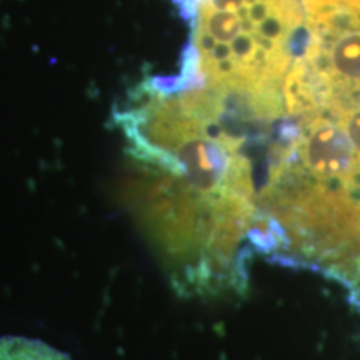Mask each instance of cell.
<instances>
[{"label":"cell","instance_id":"1","mask_svg":"<svg viewBox=\"0 0 360 360\" xmlns=\"http://www.w3.org/2000/svg\"><path fill=\"white\" fill-rule=\"evenodd\" d=\"M195 17V40L182 89L267 101L282 96L295 58L304 7L297 0H182Z\"/></svg>","mask_w":360,"mask_h":360},{"label":"cell","instance_id":"2","mask_svg":"<svg viewBox=\"0 0 360 360\" xmlns=\"http://www.w3.org/2000/svg\"><path fill=\"white\" fill-rule=\"evenodd\" d=\"M0 360H70V357L40 340L8 335L0 337Z\"/></svg>","mask_w":360,"mask_h":360}]
</instances>
